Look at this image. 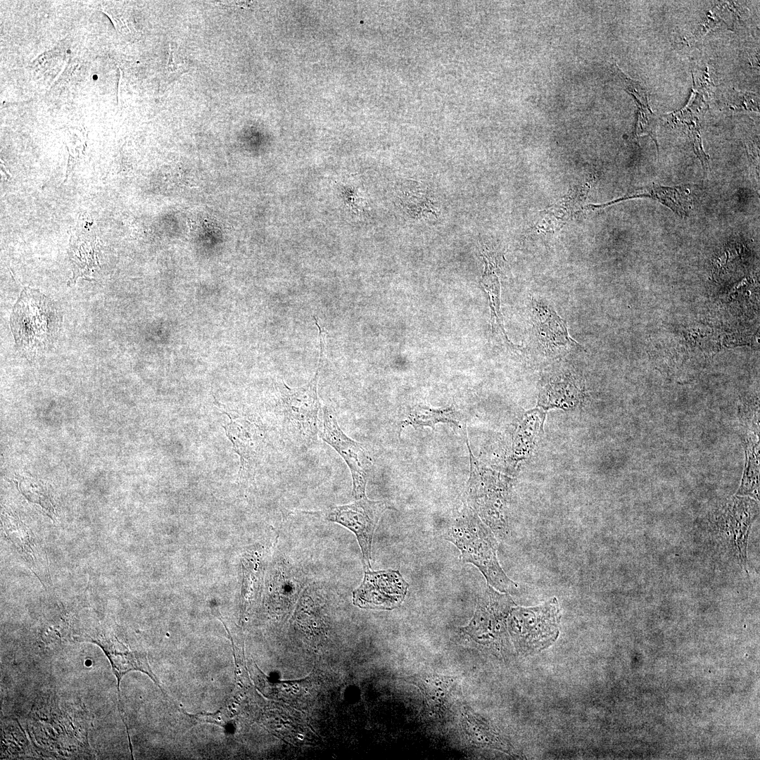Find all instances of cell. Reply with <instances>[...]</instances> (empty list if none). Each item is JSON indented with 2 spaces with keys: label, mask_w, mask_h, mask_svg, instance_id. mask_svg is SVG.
<instances>
[{
  "label": "cell",
  "mask_w": 760,
  "mask_h": 760,
  "mask_svg": "<svg viewBox=\"0 0 760 760\" xmlns=\"http://www.w3.org/2000/svg\"><path fill=\"white\" fill-rule=\"evenodd\" d=\"M444 538L460 550L463 562L479 569L493 588L505 593H512L518 588V584L506 575L498 562V543L493 532L474 514L464 511L447 529Z\"/></svg>",
  "instance_id": "1"
},
{
  "label": "cell",
  "mask_w": 760,
  "mask_h": 760,
  "mask_svg": "<svg viewBox=\"0 0 760 760\" xmlns=\"http://www.w3.org/2000/svg\"><path fill=\"white\" fill-rule=\"evenodd\" d=\"M59 318L54 305L39 291L25 289L13 308L11 327L18 347L35 352L49 343Z\"/></svg>",
  "instance_id": "2"
},
{
  "label": "cell",
  "mask_w": 760,
  "mask_h": 760,
  "mask_svg": "<svg viewBox=\"0 0 760 760\" xmlns=\"http://www.w3.org/2000/svg\"><path fill=\"white\" fill-rule=\"evenodd\" d=\"M320 337V357L314 377L306 385L290 388L283 383L284 391L281 395V413L286 431L294 441L308 445L318 433V413L320 403L317 395L319 374L324 351L323 332Z\"/></svg>",
  "instance_id": "3"
},
{
  "label": "cell",
  "mask_w": 760,
  "mask_h": 760,
  "mask_svg": "<svg viewBox=\"0 0 760 760\" xmlns=\"http://www.w3.org/2000/svg\"><path fill=\"white\" fill-rule=\"evenodd\" d=\"M560 608L556 597L531 607H512L508 628L516 645L524 652L547 647L559 633Z\"/></svg>",
  "instance_id": "4"
},
{
  "label": "cell",
  "mask_w": 760,
  "mask_h": 760,
  "mask_svg": "<svg viewBox=\"0 0 760 760\" xmlns=\"http://www.w3.org/2000/svg\"><path fill=\"white\" fill-rule=\"evenodd\" d=\"M387 509L384 502L369 500L365 497L353 503L336 506L327 512V519L352 531L360 547L365 569H370L374 532Z\"/></svg>",
  "instance_id": "5"
},
{
  "label": "cell",
  "mask_w": 760,
  "mask_h": 760,
  "mask_svg": "<svg viewBox=\"0 0 760 760\" xmlns=\"http://www.w3.org/2000/svg\"><path fill=\"white\" fill-rule=\"evenodd\" d=\"M320 437L344 460L353 479V494L358 500L365 497V488L372 460L362 445L349 438L339 426L333 412L323 409V424Z\"/></svg>",
  "instance_id": "6"
},
{
  "label": "cell",
  "mask_w": 760,
  "mask_h": 760,
  "mask_svg": "<svg viewBox=\"0 0 760 760\" xmlns=\"http://www.w3.org/2000/svg\"><path fill=\"white\" fill-rule=\"evenodd\" d=\"M408 587L398 570L365 569L361 585L353 592V604L363 609L391 610L400 605Z\"/></svg>",
  "instance_id": "7"
},
{
  "label": "cell",
  "mask_w": 760,
  "mask_h": 760,
  "mask_svg": "<svg viewBox=\"0 0 760 760\" xmlns=\"http://www.w3.org/2000/svg\"><path fill=\"white\" fill-rule=\"evenodd\" d=\"M514 602L507 593H500L488 585L478 598L470 623L462 628L478 641L499 640L505 636L506 619Z\"/></svg>",
  "instance_id": "8"
},
{
  "label": "cell",
  "mask_w": 760,
  "mask_h": 760,
  "mask_svg": "<svg viewBox=\"0 0 760 760\" xmlns=\"http://www.w3.org/2000/svg\"><path fill=\"white\" fill-rule=\"evenodd\" d=\"M83 640H88L99 645L112 665L114 673L118 680L117 688L118 692L119 705L123 712L120 696V683L124 674L131 670H139L147 673L153 679L152 671L148 667L144 656L139 655L138 652L134 654L130 652L124 645L119 642L116 638L107 635L102 632H94L92 634L84 633L81 638ZM154 680V679H153Z\"/></svg>",
  "instance_id": "9"
},
{
  "label": "cell",
  "mask_w": 760,
  "mask_h": 760,
  "mask_svg": "<svg viewBox=\"0 0 760 760\" xmlns=\"http://www.w3.org/2000/svg\"><path fill=\"white\" fill-rule=\"evenodd\" d=\"M725 517V531L730 537L740 563L747 569V548L751 525L756 517L754 505L746 500H736Z\"/></svg>",
  "instance_id": "10"
},
{
  "label": "cell",
  "mask_w": 760,
  "mask_h": 760,
  "mask_svg": "<svg viewBox=\"0 0 760 760\" xmlns=\"http://www.w3.org/2000/svg\"><path fill=\"white\" fill-rule=\"evenodd\" d=\"M690 189V185L663 186L653 184L631 190L621 198L601 206L605 207L628 198L648 197L659 201L683 217L687 215L692 202Z\"/></svg>",
  "instance_id": "11"
},
{
  "label": "cell",
  "mask_w": 760,
  "mask_h": 760,
  "mask_svg": "<svg viewBox=\"0 0 760 760\" xmlns=\"http://www.w3.org/2000/svg\"><path fill=\"white\" fill-rule=\"evenodd\" d=\"M241 457V469H253L259 459L262 439L258 427L246 420L232 422L224 427Z\"/></svg>",
  "instance_id": "12"
},
{
  "label": "cell",
  "mask_w": 760,
  "mask_h": 760,
  "mask_svg": "<svg viewBox=\"0 0 760 760\" xmlns=\"http://www.w3.org/2000/svg\"><path fill=\"white\" fill-rule=\"evenodd\" d=\"M533 307L539 338L545 346L551 348L576 343L569 336L565 322L548 305L534 300Z\"/></svg>",
  "instance_id": "13"
},
{
  "label": "cell",
  "mask_w": 760,
  "mask_h": 760,
  "mask_svg": "<svg viewBox=\"0 0 760 760\" xmlns=\"http://www.w3.org/2000/svg\"><path fill=\"white\" fill-rule=\"evenodd\" d=\"M614 67L620 80L627 91L634 96L637 103L638 115L635 127V134L637 137L650 136L656 144L657 152H659L654 116L649 106L645 89L640 83L627 77L616 65Z\"/></svg>",
  "instance_id": "14"
},
{
  "label": "cell",
  "mask_w": 760,
  "mask_h": 760,
  "mask_svg": "<svg viewBox=\"0 0 760 760\" xmlns=\"http://www.w3.org/2000/svg\"><path fill=\"white\" fill-rule=\"evenodd\" d=\"M483 257L485 262V270L480 281L481 287L488 296L489 305L491 311V320L494 324L502 330L505 338L510 342L503 327L502 317L500 308V283L499 279V267L495 255L489 252L483 251Z\"/></svg>",
  "instance_id": "15"
},
{
  "label": "cell",
  "mask_w": 760,
  "mask_h": 760,
  "mask_svg": "<svg viewBox=\"0 0 760 760\" xmlns=\"http://www.w3.org/2000/svg\"><path fill=\"white\" fill-rule=\"evenodd\" d=\"M454 417L451 409L436 410L419 407V410H416L410 417V423L420 426H429L433 429L435 424L439 422L455 423Z\"/></svg>",
  "instance_id": "16"
},
{
  "label": "cell",
  "mask_w": 760,
  "mask_h": 760,
  "mask_svg": "<svg viewBox=\"0 0 760 760\" xmlns=\"http://www.w3.org/2000/svg\"><path fill=\"white\" fill-rule=\"evenodd\" d=\"M736 91V90H735ZM736 101H733L730 108L733 110H758L759 105L756 102L757 96L753 94L736 91Z\"/></svg>",
  "instance_id": "17"
},
{
  "label": "cell",
  "mask_w": 760,
  "mask_h": 760,
  "mask_svg": "<svg viewBox=\"0 0 760 760\" xmlns=\"http://www.w3.org/2000/svg\"><path fill=\"white\" fill-rule=\"evenodd\" d=\"M177 66L175 64L174 60H173V51H172V49L170 47V57H169V61H168V63H167V68H168V70L170 71L174 72L177 69Z\"/></svg>",
  "instance_id": "18"
},
{
  "label": "cell",
  "mask_w": 760,
  "mask_h": 760,
  "mask_svg": "<svg viewBox=\"0 0 760 760\" xmlns=\"http://www.w3.org/2000/svg\"><path fill=\"white\" fill-rule=\"evenodd\" d=\"M93 78L95 79V80L97 79V75H94Z\"/></svg>",
  "instance_id": "19"
}]
</instances>
